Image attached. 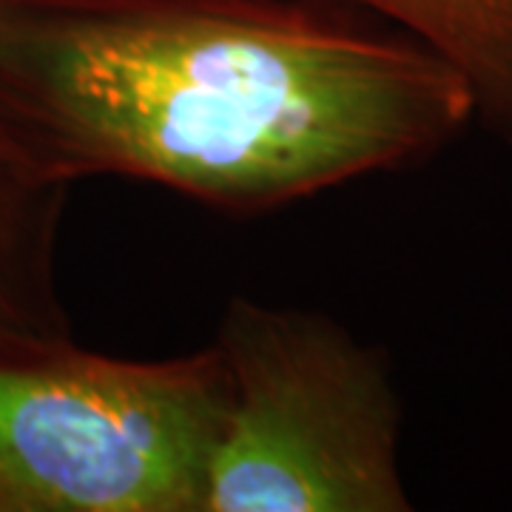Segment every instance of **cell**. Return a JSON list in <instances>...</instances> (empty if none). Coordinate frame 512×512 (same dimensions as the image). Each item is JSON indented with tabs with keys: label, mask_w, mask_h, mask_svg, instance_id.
I'll use <instances>...</instances> for the list:
<instances>
[{
	"label": "cell",
	"mask_w": 512,
	"mask_h": 512,
	"mask_svg": "<svg viewBox=\"0 0 512 512\" xmlns=\"http://www.w3.org/2000/svg\"><path fill=\"white\" fill-rule=\"evenodd\" d=\"M470 123L450 66L345 0H0V131L63 185L265 214Z\"/></svg>",
	"instance_id": "1"
},
{
	"label": "cell",
	"mask_w": 512,
	"mask_h": 512,
	"mask_svg": "<svg viewBox=\"0 0 512 512\" xmlns=\"http://www.w3.org/2000/svg\"><path fill=\"white\" fill-rule=\"evenodd\" d=\"M225 402L211 345L120 359L0 333V512H202Z\"/></svg>",
	"instance_id": "2"
},
{
	"label": "cell",
	"mask_w": 512,
	"mask_h": 512,
	"mask_svg": "<svg viewBox=\"0 0 512 512\" xmlns=\"http://www.w3.org/2000/svg\"><path fill=\"white\" fill-rule=\"evenodd\" d=\"M228 402L202 512H407L382 348L325 313L234 296L211 339Z\"/></svg>",
	"instance_id": "3"
},
{
	"label": "cell",
	"mask_w": 512,
	"mask_h": 512,
	"mask_svg": "<svg viewBox=\"0 0 512 512\" xmlns=\"http://www.w3.org/2000/svg\"><path fill=\"white\" fill-rule=\"evenodd\" d=\"M69 188L35 168L0 131V333H72L57 285Z\"/></svg>",
	"instance_id": "4"
},
{
	"label": "cell",
	"mask_w": 512,
	"mask_h": 512,
	"mask_svg": "<svg viewBox=\"0 0 512 512\" xmlns=\"http://www.w3.org/2000/svg\"><path fill=\"white\" fill-rule=\"evenodd\" d=\"M419 40L464 83L473 120L512 148V0H345Z\"/></svg>",
	"instance_id": "5"
}]
</instances>
